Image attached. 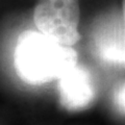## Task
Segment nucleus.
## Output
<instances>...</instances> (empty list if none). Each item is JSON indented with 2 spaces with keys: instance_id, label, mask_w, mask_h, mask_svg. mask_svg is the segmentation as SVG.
Masks as SVG:
<instances>
[{
  "instance_id": "5",
  "label": "nucleus",
  "mask_w": 125,
  "mask_h": 125,
  "mask_svg": "<svg viewBox=\"0 0 125 125\" xmlns=\"http://www.w3.org/2000/svg\"><path fill=\"white\" fill-rule=\"evenodd\" d=\"M115 106L121 114L125 115V80L120 83L114 92Z\"/></svg>"
},
{
  "instance_id": "2",
  "label": "nucleus",
  "mask_w": 125,
  "mask_h": 125,
  "mask_svg": "<svg viewBox=\"0 0 125 125\" xmlns=\"http://www.w3.org/2000/svg\"><path fill=\"white\" fill-rule=\"evenodd\" d=\"M79 0H37L33 22L39 31L67 46L80 40Z\"/></svg>"
},
{
  "instance_id": "3",
  "label": "nucleus",
  "mask_w": 125,
  "mask_h": 125,
  "mask_svg": "<svg viewBox=\"0 0 125 125\" xmlns=\"http://www.w3.org/2000/svg\"><path fill=\"white\" fill-rule=\"evenodd\" d=\"M58 93L62 106L69 112H79L90 107L97 96L91 74L78 65L58 79Z\"/></svg>"
},
{
  "instance_id": "4",
  "label": "nucleus",
  "mask_w": 125,
  "mask_h": 125,
  "mask_svg": "<svg viewBox=\"0 0 125 125\" xmlns=\"http://www.w3.org/2000/svg\"><path fill=\"white\" fill-rule=\"evenodd\" d=\"M95 48L102 61L125 66V22L123 17L108 16L95 32Z\"/></svg>"
},
{
  "instance_id": "1",
  "label": "nucleus",
  "mask_w": 125,
  "mask_h": 125,
  "mask_svg": "<svg viewBox=\"0 0 125 125\" xmlns=\"http://www.w3.org/2000/svg\"><path fill=\"white\" fill-rule=\"evenodd\" d=\"M77 52L52 37L34 30L19 36L14 52L18 76L28 84H44L60 78L77 65Z\"/></svg>"
},
{
  "instance_id": "6",
  "label": "nucleus",
  "mask_w": 125,
  "mask_h": 125,
  "mask_svg": "<svg viewBox=\"0 0 125 125\" xmlns=\"http://www.w3.org/2000/svg\"><path fill=\"white\" fill-rule=\"evenodd\" d=\"M122 17L125 22V0H123V2H122Z\"/></svg>"
}]
</instances>
